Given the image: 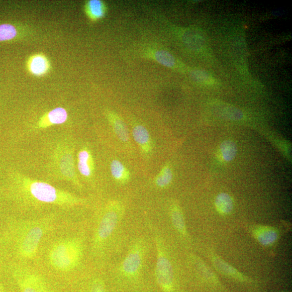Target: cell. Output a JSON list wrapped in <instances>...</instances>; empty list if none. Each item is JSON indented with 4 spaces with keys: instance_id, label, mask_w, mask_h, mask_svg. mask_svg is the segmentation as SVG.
I'll return each instance as SVG.
<instances>
[{
    "instance_id": "cell-5",
    "label": "cell",
    "mask_w": 292,
    "mask_h": 292,
    "mask_svg": "<svg viewBox=\"0 0 292 292\" xmlns=\"http://www.w3.org/2000/svg\"><path fill=\"white\" fill-rule=\"evenodd\" d=\"M156 248L155 275L156 282L163 292H172L174 287V272L163 241L160 235L154 233Z\"/></svg>"
},
{
    "instance_id": "cell-20",
    "label": "cell",
    "mask_w": 292,
    "mask_h": 292,
    "mask_svg": "<svg viewBox=\"0 0 292 292\" xmlns=\"http://www.w3.org/2000/svg\"><path fill=\"white\" fill-rule=\"evenodd\" d=\"M233 202L231 197L226 193L219 194L216 199V206L222 215H229L233 209Z\"/></svg>"
},
{
    "instance_id": "cell-17",
    "label": "cell",
    "mask_w": 292,
    "mask_h": 292,
    "mask_svg": "<svg viewBox=\"0 0 292 292\" xmlns=\"http://www.w3.org/2000/svg\"><path fill=\"white\" fill-rule=\"evenodd\" d=\"M105 4L100 0H90L85 5V12L88 18L92 21L102 19L106 13Z\"/></svg>"
},
{
    "instance_id": "cell-15",
    "label": "cell",
    "mask_w": 292,
    "mask_h": 292,
    "mask_svg": "<svg viewBox=\"0 0 292 292\" xmlns=\"http://www.w3.org/2000/svg\"><path fill=\"white\" fill-rule=\"evenodd\" d=\"M24 28L10 24H0V42L9 41L25 36Z\"/></svg>"
},
{
    "instance_id": "cell-11",
    "label": "cell",
    "mask_w": 292,
    "mask_h": 292,
    "mask_svg": "<svg viewBox=\"0 0 292 292\" xmlns=\"http://www.w3.org/2000/svg\"><path fill=\"white\" fill-rule=\"evenodd\" d=\"M77 169L86 179H90L94 172V162L92 154L87 147H83L77 154Z\"/></svg>"
},
{
    "instance_id": "cell-8",
    "label": "cell",
    "mask_w": 292,
    "mask_h": 292,
    "mask_svg": "<svg viewBox=\"0 0 292 292\" xmlns=\"http://www.w3.org/2000/svg\"><path fill=\"white\" fill-rule=\"evenodd\" d=\"M54 163L57 170L63 179L67 180L81 188V185L77 177L73 154L72 150L62 148L56 149Z\"/></svg>"
},
{
    "instance_id": "cell-14",
    "label": "cell",
    "mask_w": 292,
    "mask_h": 292,
    "mask_svg": "<svg viewBox=\"0 0 292 292\" xmlns=\"http://www.w3.org/2000/svg\"><path fill=\"white\" fill-rule=\"evenodd\" d=\"M108 118L118 138L124 143L128 142L130 140L129 133L123 120L114 113H110Z\"/></svg>"
},
{
    "instance_id": "cell-23",
    "label": "cell",
    "mask_w": 292,
    "mask_h": 292,
    "mask_svg": "<svg viewBox=\"0 0 292 292\" xmlns=\"http://www.w3.org/2000/svg\"><path fill=\"white\" fill-rule=\"evenodd\" d=\"M156 59L162 65L172 67L175 65L173 56L166 51H159L155 54Z\"/></svg>"
},
{
    "instance_id": "cell-21",
    "label": "cell",
    "mask_w": 292,
    "mask_h": 292,
    "mask_svg": "<svg viewBox=\"0 0 292 292\" xmlns=\"http://www.w3.org/2000/svg\"><path fill=\"white\" fill-rule=\"evenodd\" d=\"M221 156L223 160L230 161L237 155V147L236 144L231 140H226L223 142L220 147Z\"/></svg>"
},
{
    "instance_id": "cell-3",
    "label": "cell",
    "mask_w": 292,
    "mask_h": 292,
    "mask_svg": "<svg viewBox=\"0 0 292 292\" xmlns=\"http://www.w3.org/2000/svg\"><path fill=\"white\" fill-rule=\"evenodd\" d=\"M84 254L83 239L76 235H68L56 239L46 253L48 265L60 273L73 272L79 267Z\"/></svg>"
},
{
    "instance_id": "cell-25",
    "label": "cell",
    "mask_w": 292,
    "mask_h": 292,
    "mask_svg": "<svg viewBox=\"0 0 292 292\" xmlns=\"http://www.w3.org/2000/svg\"><path fill=\"white\" fill-rule=\"evenodd\" d=\"M88 292H106L103 280L99 277L92 280L90 284Z\"/></svg>"
},
{
    "instance_id": "cell-24",
    "label": "cell",
    "mask_w": 292,
    "mask_h": 292,
    "mask_svg": "<svg viewBox=\"0 0 292 292\" xmlns=\"http://www.w3.org/2000/svg\"><path fill=\"white\" fill-rule=\"evenodd\" d=\"M193 76L194 79L199 82L207 84L212 83V77L208 72L204 71H194Z\"/></svg>"
},
{
    "instance_id": "cell-16",
    "label": "cell",
    "mask_w": 292,
    "mask_h": 292,
    "mask_svg": "<svg viewBox=\"0 0 292 292\" xmlns=\"http://www.w3.org/2000/svg\"><path fill=\"white\" fill-rule=\"evenodd\" d=\"M110 169L113 179L119 183H127L131 179L130 170L119 160H113Z\"/></svg>"
},
{
    "instance_id": "cell-10",
    "label": "cell",
    "mask_w": 292,
    "mask_h": 292,
    "mask_svg": "<svg viewBox=\"0 0 292 292\" xmlns=\"http://www.w3.org/2000/svg\"><path fill=\"white\" fill-rule=\"evenodd\" d=\"M68 115L62 108H57L45 114L38 121L36 128L45 129L53 125H61L66 122Z\"/></svg>"
},
{
    "instance_id": "cell-19",
    "label": "cell",
    "mask_w": 292,
    "mask_h": 292,
    "mask_svg": "<svg viewBox=\"0 0 292 292\" xmlns=\"http://www.w3.org/2000/svg\"><path fill=\"white\" fill-rule=\"evenodd\" d=\"M173 179V173L172 168L169 164L163 166L159 173L155 178V184L160 189L167 188L172 183Z\"/></svg>"
},
{
    "instance_id": "cell-9",
    "label": "cell",
    "mask_w": 292,
    "mask_h": 292,
    "mask_svg": "<svg viewBox=\"0 0 292 292\" xmlns=\"http://www.w3.org/2000/svg\"><path fill=\"white\" fill-rule=\"evenodd\" d=\"M28 72L32 75L41 77L47 74L51 70V63L47 56L42 53L31 55L26 62Z\"/></svg>"
},
{
    "instance_id": "cell-12",
    "label": "cell",
    "mask_w": 292,
    "mask_h": 292,
    "mask_svg": "<svg viewBox=\"0 0 292 292\" xmlns=\"http://www.w3.org/2000/svg\"><path fill=\"white\" fill-rule=\"evenodd\" d=\"M132 134L142 153L147 155L151 154L153 150V142L146 128L142 125H138L133 128Z\"/></svg>"
},
{
    "instance_id": "cell-2",
    "label": "cell",
    "mask_w": 292,
    "mask_h": 292,
    "mask_svg": "<svg viewBox=\"0 0 292 292\" xmlns=\"http://www.w3.org/2000/svg\"><path fill=\"white\" fill-rule=\"evenodd\" d=\"M18 197L24 206L41 208L54 206L70 209L86 204L85 199L62 190L48 183L24 177L18 184Z\"/></svg>"
},
{
    "instance_id": "cell-13",
    "label": "cell",
    "mask_w": 292,
    "mask_h": 292,
    "mask_svg": "<svg viewBox=\"0 0 292 292\" xmlns=\"http://www.w3.org/2000/svg\"><path fill=\"white\" fill-rule=\"evenodd\" d=\"M169 215L171 222L176 231L182 236H186L187 233L186 222L179 205L175 202L171 203Z\"/></svg>"
},
{
    "instance_id": "cell-6",
    "label": "cell",
    "mask_w": 292,
    "mask_h": 292,
    "mask_svg": "<svg viewBox=\"0 0 292 292\" xmlns=\"http://www.w3.org/2000/svg\"><path fill=\"white\" fill-rule=\"evenodd\" d=\"M147 251V245L144 239L135 240L118 268L120 275L127 279L137 278L144 268Z\"/></svg>"
},
{
    "instance_id": "cell-1",
    "label": "cell",
    "mask_w": 292,
    "mask_h": 292,
    "mask_svg": "<svg viewBox=\"0 0 292 292\" xmlns=\"http://www.w3.org/2000/svg\"><path fill=\"white\" fill-rule=\"evenodd\" d=\"M54 217L18 221L13 226L11 239L17 258L27 263L37 258L43 239L54 227Z\"/></svg>"
},
{
    "instance_id": "cell-22",
    "label": "cell",
    "mask_w": 292,
    "mask_h": 292,
    "mask_svg": "<svg viewBox=\"0 0 292 292\" xmlns=\"http://www.w3.org/2000/svg\"><path fill=\"white\" fill-rule=\"evenodd\" d=\"M213 264L221 272L226 275H229L233 277H236L240 278L241 277L239 273L233 267L228 265L222 259L217 257L214 258L213 259Z\"/></svg>"
},
{
    "instance_id": "cell-4",
    "label": "cell",
    "mask_w": 292,
    "mask_h": 292,
    "mask_svg": "<svg viewBox=\"0 0 292 292\" xmlns=\"http://www.w3.org/2000/svg\"><path fill=\"white\" fill-rule=\"evenodd\" d=\"M125 214V206L117 201L110 202L100 216L91 242L92 252L102 254L114 234L116 232Z\"/></svg>"
},
{
    "instance_id": "cell-18",
    "label": "cell",
    "mask_w": 292,
    "mask_h": 292,
    "mask_svg": "<svg viewBox=\"0 0 292 292\" xmlns=\"http://www.w3.org/2000/svg\"><path fill=\"white\" fill-rule=\"evenodd\" d=\"M255 237L263 245H270L275 243L277 238V233L273 228L260 226L255 230Z\"/></svg>"
},
{
    "instance_id": "cell-7",
    "label": "cell",
    "mask_w": 292,
    "mask_h": 292,
    "mask_svg": "<svg viewBox=\"0 0 292 292\" xmlns=\"http://www.w3.org/2000/svg\"><path fill=\"white\" fill-rule=\"evenodd\" d=\"M21 292H53L42 275L27 263H21L14 270Z\"/></svg>"
}]
</instances>
